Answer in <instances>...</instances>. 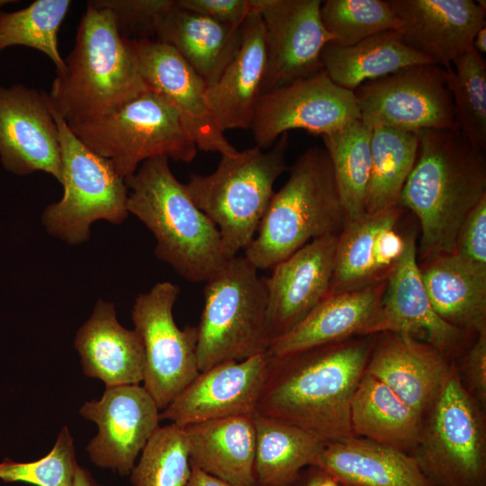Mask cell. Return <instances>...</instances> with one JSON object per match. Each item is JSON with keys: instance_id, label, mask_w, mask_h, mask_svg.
<instances>
[{"instance_id": "6da1fadb", "label": "cell", "mask_w": 486, "mask_h": 486, "mask_svg": "<svg viewBox=\"0 0 486 486\" xmlns=\"http://www.w3.org/2000/svg\"><path fill=\"white\" fill-rule=\"evenodd\" d=\"M374 336L356 337L272 357L256 413L312 435L324 443L356 436L350 404Z\"/></svg>"}, {"instance_id": "7a4b0ae2", "label": "cell", "mask_w": 486, "mask_h": 486, "mask_svg": "<svg viewBox=\"0 0 486 486\" xmlns=\"http://www.w3.org/2000/svg\"><path fill=\"white\" fill-rule=\"evenodd\" d=\"M417 135V160L399 205L419 221L418 253L424 261L454 253L461 224L486 196V157L453 129L424 130Z\"/></svg>"}, {"instance_id": "3957f363", "label": "cell", "mask_w": 486, "mask_h": 486, "mask_svg": "<svg viewBox=\"0 0 486 486\" xmlns=\"http://www.w3.org/2000/svg\"><path fill=\"white\" fill-rule=\"evenodd\" d=\"M64 61L48 98L68 126L106 115L149 90L132 39L120 33L109 10L89 3Z\"/></svg>"}, {"instance_id": "277c9868", "label": "cell", "mask_w": 486, "mask_h": 486, "mask_svg": "<svg viewBox=\"0 0 486 486\" xmlns=\"http://www.w3.org/2000/svg\"><path fill=\"white\" fill-rule=\"evenodd\" d=\"M125 184L128 212L154 235L156 256L184 279L205 283L230 259L217 227L176 178L166 157L144 161Z\"/></svg>"}, {"instance_id": "5b68a950", "label": "cell", "mask_w": 486, "mask_h": 486, "mask_svg": "<svg viewBox=\"0 0 486 486\" xmlns=\"http://www.w3.org/2000/svg\"><path fill=\"white\" fill-rule=\"evenodd\" d=\"M274 193L245 256L257 269L272 268L313 239L338 235L346 214L324 148L310 147L288 167Z\"/></svg>"}, {"instance_id": "8992f818", "label": "cell", "mask_w": 486, "mask_h": 486, "mask_svg": "<svg viewBox=\"0 0 486 486\" xmlns=\"http://www.w3.org/2000/svg\"><path fill=\"white\" fill-rule=\"evenodd\" d=\"M289 134L266 151L255 146L221 156L214 172L192 174L184 184L196 206L217 227L231 258L251 243L274 194L276 179L286 170Z\"/></svg>"}, {"instance_id": "52a82bcc", "label": "cell", "mask_w": 486, "mask_h": 486, "mask_svg": "<svg viewBox=\"0 0 486 486\" xmlns=\"http://www.w3.org/2000/svg\"><path fill=\"white\" fill-rule=\"evenodd\" d=\"M244 256L228 259L205 282L197 325L199 371L266 353L271 343L266 277Z\"/></svg>"}, {"instance_id": "ba28073f", "label": "cell", "mask_w": 486, "mask_h": 486, "mask_svg": "<svg viewBox=\"0 0 486 486\" xmlns=\"http://www.w3.org/2000/svg\"><path fill=\"white\" fill-rule=\"evenodd\" d=\"M485 410L468 392L455 362L422 416L410 454L434 486H486Z\"/></svg>"}, {"instance_id": "9c48e42d", "label": "cell", "mask_w": 486, "mask_h": 486, "mask_svg": "<svg viewBox=\"0 0 486 486\" xmlns=\"http://www.w3.org/2000/svg\"><path fill=\"white\" fill-rule=\"evenodd\" d=\"M68 127L124 180L146 160L166 157L188 164L198 149L175 107L151 89L106 115Z\"/></svg>"}, {"instance_id": "30bf717a", "label": "cell", "mask_w": 486, "mask_h": 486, "mask_svg": "<svg viewBox=\"0 0 486 486\" xmlns=\"http://www.w3.org/2000/svg\"><path fill=\"white\" fill-rule=\"evenodd\" d=\"M52 112L58 129L64 194L45 208L41 220L52 236L80 244L88 239L95 220L120 224L128 217L129 190L112 162L87 148Z\"/></svg>"}, {"instance_id": "8fae6325", "label": "cell", "mask_w": 486, "mask_h": 486, "mask_svg": "<svg viewBox=\"0 0 486 486\" xmlns=\"http://www.w3.org/2000/svg\"><path fill=\"white\" fill-rule=\"evenodd\" d=\"M180 292L170 282L157 283L135 299L131 319L144 348L143 387L159 410L199 374L197 326L179 328L173 308Z\"/></svg>"}, {"instance_id": "7c38bea8", "label": "cell", "mask_w": 486, "mask_h": 486, "mask_svg": "<svg viewBox=\"0 0 486 486\" xmlns=\"http://www.w3.org/2000/svg\"><path fill=\"white\" fill-rule=\"evenodd\" d=\"M353 93L360 120L370 129L417 133L454 128L453 100L442 66H410L364 82Z\"/></svg>"}, {"instance_id": "4fadbf2b", "label": "cell", "mask_w": 486, "mask_h": 486, "mask_svg": "<svg viewBox=\"0 0 486 486\" xmlns=\"http://www.w3.org/2000/svg\"><path fill=\"white\" fill-rule=\"evenodd\" d=\"M355 120H360V112L354 93L336 85L321 68L262 93L250 129L256 146L268 149L290 130L322 136Z\"/></svg>"}, {"instance_id": "5bb4252c", "label": "cell", "mask_w": 486, "mask_h": 486, "mask_svg": "<svg viewBox=\"0 0 486 486\" xmlns=\"http://www.w3.org/2000/svg\"><path fill=\"white\" fill-rule=\"evenodd\" d=\"M262 18L266 69L262 93L315 74L320 55L334 38L320 19V0H252Z\"/></svg>"}, {"instance_id": "9a60e30c", "label": "cell", "mask_w": 486, "mask_h": 486, "mask_svg": "<svg viewBox=\"0 0 486 486\" xmlns=\"http://www.w3.org/2000/svg\"><path fill=\"white\" fill-rule=\"evenodd\" d=\"M0 162L14 175L42 171L62 184L58 129L47 93L0 84Z\"/></svg>"}, {"instance_id": "2e32d148", "label": "cell", "mask_w": 486, "mask_h": 486, "mask_svg": "<svg viewBox=\"0 0 486 486\" xmlns=\"http://www.w3.org/2000/svg\"><path fill=\"white\" fill-rule=\"evenodd\" d=\"M79 412L98 428L86 446L91 461L121 475L130 473L160 420L157 403L140 384L108 387L100 400L86 402Z\"/></svg>"}, {"instance_id": "e0dca14e", "label": "cell", "mask_w": 486, "mask_h": 486, "mask_svg": "<svg viewBox=\"0 0 486 486\" xmlns=\"http://www.w3.org/2000/svg\"><path fill=\"white\" fill-rule=\"evenodd\" d=\"M270 356L266 353L242 361H226L199 374L159 413L160 420L179 427L256 410Z\"/></svg>"}, {"instance_id": "ac0fdd59", "label": "cell", "mask_w": 486, "mask_h": 486, "mask_svg": "<svg viewBox=\"0 0 486 486\" xmlns=\"http://www.w3.org/2000/svg\"><path fill=\"white\" fill-rule=\"evenodd\" d=\"M140 72L149 89L177 111L198 149L234 155L238 150L217 126L206 100L207 86L171 46L152 39H132Z\"/></svg>"}, {"instance_id": "d6986e66", "label": "cell", "mask_w": 486, "mask_h": 486, "mask_svg": "<svg viewBox=\"0 0 486 486\" xmlns=\"http://www.w3.org/2000/svg\"><path fill=\"white\" fill-rule=\"evenodd\" d=\"M385 332L424 341L449 357L458 353L468 334L447 324L433 309L418 264L416 230L409 232L404 253L386 281L371 335Z\"/></svg>"}, {"instance_id": "ffe728a7", "label": "cell", "mask_w": 486, "mask_h": 486, "mask_svg": "<svg viewBox=\"0 0 486 486\" xmlns=\"http://www.w3.org/2000/svg\"><path fill=\"white\" fill-rule=\"evenodd\" d=\"M337 237L311 240L274 266L271 275L266 277L272 343L295 328L328 294Z\"/></svg>"}, {"instance_id": "44dd1931", "label": "cell", "mask_w": 486, "mask_h": 486, "mask_svg": "<svg viewBox=\"0 0 486 486\" xmlns=\"http://www.w3.org/2000/svg\"><path fill=\"white\" fill-rule=\"evenodd\" d=\"M400 205L345 224L337 237L329 292L353 290L388 279L402 256L408 233L400 230Z\"/></svg>"}, {"instance_id": "7402d4cb", "label": "cell", "mask_w": 486, "mask_h": 486, "mask_svg": "<svg viewBox=\"0 0 486 486\" xmlns=\"http://www.w3.org/2000/svg\"><path fill=\"white\" fill-rule=\"evenodd\" d=\"M401 22L402 41L433 64L449 67L486 26L485 1L387 0Z\"/></svg>"}, {"instance_id": "603a6c76", "label": "cell", "mask_w": 486, "mask_h": 486, "mask_svg": "<svg viewBox=\"0 0 486 486\" xmlns=\"http://www.w3.org/2000/svg\"><path fill=\"white\" fill-rule=\"evenodd\" d=\"M454 359L431 345L396 333L374 336L365 367L423 416L437 397Z\"/></svg>"}, {"instance_id": "cb8c5ba5", "label": "cell", "mask_w": 486, "mask_h": 486, "mask_svg": "<svg viewBox=\"0 0 486 486\" xmlns=\"http://www.w3.org/2000/svg\"><path fill=\"white\" fill-rule=\"evenodd\" d=\"M386 281L329 292L295 328L274 340L267 354L278 357L356 337L372 336Z\"/></svg>"}, {"instance_id": "d4e9b609", "label": "cell", "mask_w": 486, "mask_h": 486, "mask_svg": "<svg viewBox=\"0 0 486 486\" xmlns=\"http://www.w3.org/2000/svg\"><path fill=\"white\" fill-rule=\"evenodd\" d=\"M266 69V45L260 14L253 11L243 24L238 51L219 79L206 88L212 115L221 131L251 126Z\"/></svg>"}, {"instance_id": "484cf974", "label": "cell", "mask_w": 486, "mask_h": 486, "mask_svg": "<svg viewBox=\"0 0 486 486\" xmlns=\"http://www.w3.org/2000/svg\"><path fill=\"white\" fill-rule=\"evenodd\" d=\"M83 372L108 387L140 384L144 374V348L135 329L122 327L113 303L98 300L90 318L75 338Z\"/></svg>"}, {"instance_id": "4316f807", "label": "cell", "mask_w": 486, "mask_h": 486, "mask_svg": "<svg viewBox=\"0 0 486 486\" xmlns=\"http://www.w3.org/2000/svg\"><path fill=\"white\" fill-rule=\"evenodd\" d=\"M312 465L339 486H434L410 454L358 436L325 443Z\"/></svg>"}, {"instance_id": "83f0119b", "label": "cell", "mask_w": 486, "mask_h": 486, "mask_svg": "<svg viewBox=\"0 0 486 486\" xmlns=\"http://www.w3.org/2000/svg\"><path fill=\"white\" fill-rule=\"evenodd\" d=\"M183 428L191 466L230 486H257L253 415L212 419Z\"/></svg>"}, {"instance_id": "f1b7e54d", "label": "cell", "mask_w": 486, "mask_h": 486, "mask_svg": "<svg viewBox=\"0 0 486 486\" xmlns=\"http://www.w3.org/2000/svg\"><path fill=\"white\" fill-rule=\"evenodd\" d=\"M419 270L431 305L444 321L473 335L486 330V267L452 253L424 260Z\"/></svg>"}, {"instance_id": "f546056e", "label": "cell", "mask_w": 486, "mask_h": 486, "mask_svg": "<svg viewBox=\"0 0 486 486\" xmlns=\"http://www.w3.org/2000/svg\"><path fill=\"white\" fill-rule=\"evenodd\" d=\"M243 25L220 23L176 5L160 22L156 40L175 49L204 81L212 86L236 56Z\"/></svg>"}, {"instance_id": "4dcf8cb0", "label": "cell", "mask_w": 486, "mask_h": 486, "mask_svg": "<svg viewBox=\"0 0 486 486\" xmlns=\"http://www.w3.org/2000/svg\"><path fill=\"white\" fill-rule=\"evenodd\" d=\"M350 424L356 436L411 454L422 416L364 371L351 400Z\"/></svg>"}, {"instance_id": "1f68e13d", "label": "cell", "mask_w": 486, "mask_h": 486, "mask_svg": "<svg viewBox=\"0 0 486 486\" xmlns=\"http://www.w3.org/2000/svg\"><path fill=\"white\" fill-rule=\"evenodd\" d=\"M320 62L336 85L352 92L364 82L404 68L432 63L409 48L400 31L382 32L349 46L330 41L321 52Z\"/></svg>"}, {"instance_id": "d6a6232c", "label": "cell", "mask_w": 486, "mask_h": 486, "mask_svg": "<svg viewBox=\"0 0 486 486\" xmlns=\"http://www.w3.org/2000/svg\"><path fill=\"white\" fill-rule=\"evenodd\" d=\"M256 430L255 477L257 486H292L312 465L324 442L304 430L259 413Z\"/></svg>"}, {"instance_id": "836d02e7", "label": "cell", "mask_w": 486, "mask_h": 486, "mask_svg": "<svg viewBox=\"0 0 486 486\" xmlns=\"http://www.w3.org/2000/svg\"><path fill=\"white\" fill-rule=\"evenodd\" d=\"M321 137L347 223L365 214L371 174L372 129L361 120H355Z\"/></svg>"}, {"instance_id": "e575fe53", "label": "cell", "mask_w": 486, "mask_h": 486, "mask_svg": "<svg viewBox=\"0 0 486 486\" xmlns=\"http://www.w3.org/2000/svg\"><path fill=\"white\" fill-rule=\"evenodd\" d=\"M418 145L417 133L387 127L372 129L365 213L399 204L403 186L416 163Z\"/></svg>"}, {"instance_id": "d590c367", "label": "cell", "mask_w": 486, "mask_h": 486, "mask_svg": "<svg viewBox=\"0 0 486 486\" xmlns=\"http://www.w3.org/2000/svg\"><path fill=\"white\" fill-rule=\"evenodd\" d=\"M454 107V128L486 151V62L472 47L446 67Z\"/></svg>"}, {"instance_id": "8d00e7d4", "label": "cell", "mask_w": 486, "mask_h": 486, "mask_svg": "<svg viewBox=\"0 0 486 486\" xmlns=\"http://www.w3.org/2000/svg\"><path fill=\"white\" fill-rule=\"evenodd\" d=\"M69 0H36L14 12L0 10V53L13 46L41 51L56 67L65 69L58 46V32L68 13Z\"/></svg>"}, {"instance_id": "74e56055", "label": "cell", "mask_w": 486, "mask_h": 486, "mask_svg": "<svg viewBox=\"0 0 486 486\" xmlns=\"http://www.w3.org/2000/svg\"><path fill=\"white\" fill-rule=\"evenodd\" d=\"M190 476L186 436L173 423L156 429L130 471L134 486H186Z\"/></svg>"}, {"instance_id": "f35d334b", "label": "cell", "mask_w": 486, "mask_h": 486, "mask_svg": "<svg viewBox=\"0 0 486 486\" xmlns=\"http://www.w3.org/2000/svg\"><path fill=\"white\" fill-rule=\"evenodd\" d=\"M320 13L333 42L344 46L401 27L387 0H326L321 3Z\"/></svg>"}, {"instance_id": "ab89813d", "label": "cell", "mask_w": 486, "mask_h": 486, "mask_svg": "<svg viewBox=\"0 0 486 486\" xmlns=\"http://www.w3.org/2000/svg\"><path fill=\"white\" fill-rule=\"evenodd\" d=\"M77 465L73 437L68 428L64 427L53 448L44 457L30 463L10 459L0 463V479L36 486H73Z\"/></svg>"}, {"instance_id": "60d3db41", "label": "cell", "mask_w": 486, "mask_h": 486, "mask_svg": "<svg viewBox=\"0 0 486 486\" xmlns=\"http://www.w3.org/2000/svg\"><path fill=\"white\" fill-rule=\"evenodd\" d=\"M96 7L109 10L120 33L128 39L156 36L160 22L176 5V0H93Z\"/></svg>"}, {"instance_id": "b9f144b4", "label": "cell", "mask_w": 486, "mask_h": 486, "mask_svg": "<svg viewBox=\"0 0 486 486\" xmlns=\"http://www.w3.org/2000/svg\"><path fill=\"white\" fill-rule=\"evenodd\" d=\"M454 253L486 267V196L468 213L456 235Z\"/></svg>"}, {"instance_id": "7bdbcfd3", "label": "cell", "mask_w": 486, "mask_h": 486, "mask_svg": "<svg viewBox=\"0 0 486 486\" xmlns=\"http://www.w3.org/2000/svg\"><path fill=\"white\" fill-rule=\"evenodd\" d=\"M456 369L465 389L481 407L486 409V330L475 338L463 354Z\"/></svg>"}, {"instance_id": "ee69618b", "label": "cell", "mask_w": 486, "mask_h": 486, "mask_svg": "<svg viewBox=\"0 0 486 486\" xmlns=\"http://www.w3.org/2000/svg\"><path fill=\"white\" fill-rule=\"evenodd\" d=\"M179 6L223 24L239 27L254 11L252 0H177Z\"/></svg>"}, {"instance_id": "f6af8a7d", "label": "cell", "mask_w": 486, "mask_h": 486, "mask_svg": "<svg viewBox=\"0 0 486 486\" xmlns=\"http://www.w3.org/2000/svg\"><path fill=\"white\" fill-rule=\"evenodd\" d=\"M292 486H339V484L327 471L316 465H310L301 472Z\"/></svg>"}, {"instance_id": "bcb514c9", "label": "cell", "mask_w": 486, "mask_h": 486, "mask_svg": "<svg viewBox=\"0 0 486 486\" xmlns=\"http://www.w3.org/2000/svg\"><path fill=\"white\" fill-rule=\"evenodd\" d=\"M186 486H230L225 482L191 466V476Z\"/></svg>"}, {"instance_id": "7dc6e473", "label": "cell", "mask_w": 486, "mask_h": 486, "mask_svg": "<svg viewBox=\"0 0 486 486\" xmlns=\"http://www.w3.org/2000/svg\"><path fill=\"white\" fill-rule=\"evenodd\" d=\"M73 486H100L93 478L88 470L76 466Z\"/></svg>"}, {"instance_id": "c3c4849f", "label": "cell", "mask_w": 486, "mask_h": 486, "mask_svg": "<svg viewBox=\"0 0 486 486\" xmlns=\"http://www.w3.org/2000/svg\"><path fill=\"white\" fill-rule=\"evenodd\" d=\"M472 48L479 54H485L486 52V26L481 28L475 34L472 40Z\"/></svg>"}, {"instance_id": "681fc988", "label": "cell", "mask_w": 486, "mask_h": 486, "mask_svg": "<svg viewBox=\"0 0 486 486\" xmlns=\"http://www.w3.org/2000/svg\"><path fill=\"white\" fill-rule=\"evenodd\" d=\"M14 3H17V1L0 0V10H2L4 6H5L7 4H14Z\"/></svg>"}]
</instances>
